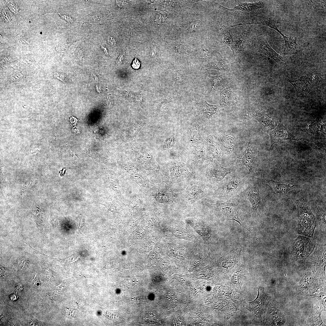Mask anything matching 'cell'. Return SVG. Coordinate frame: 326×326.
Here are the masks:
<instances>
[{
    "instance_id": "obj_46",
    "label": "cell",
    "mask_w": 326,
    "mask_h": 326,
    "mask_svg": "<svg viewBox=\"0 0 326 326\" xmlns=\"http://www.w3.org/2000/svg\"><path fill=\"white\" fill-rule=\"evenodd\" d=\"M124 59V55L123 53L121 54L118 57L116 61L117 65L120 66L123 63Z\"/></svg>"
},
{
    "instance_id": "obj_28",
    "label": "cell",
    "mask_w": 326,
    "mask_h": 326,
    "mask_svg": "<svg viewBox=\"0 0 326 326\" xmlns=\"http://www.w3.org/2000/svg\"><path fill=\"white\" fill-rule=\"evenodd\" d=\"M264 6L263 3L260 2L255 3L242 2L236 6L234 9L236 10L246 12L258 10L263 8Z\"/></svg>"
},
{
    "instance_id": "obj_9",
    "label": "cell",
    "mask_w": 326,
    "mask_h": 326,
    "mask_svg": "<svg viewBox=\"0 0 326 326\" xmlns=\"http://www.w3.org/2000/svg\"><path fill=\"white\" fill-rule=\"evenodd\" d=\"M316 244L315 240L306 237H298L294 241L291 248L296 260L300 263L305 261L314 250Z\"/></svg>"
},
{
    "instance_id": "obj_34",
    "label": "cell",
    "mask_w": 326,
    "mask_h": 326,
    "mask_svg": "<svg viewBox=\"0 0 326 326\" xmlns=\"http://www.w3.org/2000/svg\"><path fill=\"white\" fill-rule=\"evenodd\" d=\"M220 32L221 39L222 42L230 47L233 42V38L225 25L221 26L220 29Z\"/></svg>"
},
{
    "instance_id": "obj_27",
    "label": "cell",
    "mask_w": 326,
    "mask_h": 326,
    "mask_svg": "<svg viewBox=\"0 0 326 326\" xmlns=\"http://www.w3.org/2000/svg\"><path fill=\"white\" fill-rule=\"evenodd\" d=\"M271 310L269 317L270 324L274 326L283 325L286 320L281 311L275 308H273Z\"/></svg>"
},
{
    "instance_id": "obj_29",
    "label": "cell",
    "mask_w": 326,
    "mask_h": 326,
    "mask_svg": "<svg viewBox=\"0 0 326 326\" xmlns=\"http://www.w3.org/2000/svg\"><path fill=\"white\" fill-rule=\"evenodd\" d=\"M191 146L192 147V154L196 161L199 162H202L208 159L203 142Z\"/></svg>"
},
{
    "instance_id": "obj_35",
    "label": "cell",
    "mask_w": 326,
    "mask_h": 326,
    "mask_svg": "<svg viewBox=\"0 0 326 326\" xmlns=\"http://www.w3.org/2000/svg\"><path fill=\"white\" fill-rule=\"evenodd\" d=\"M219 54L214 48H205L201 50L199 56L201 59H209L213 58Z\"/></svg>"
},
{
    "instance_id": "obj_8",
    "label": "cell",
    "mask_w": 326,
    "mask_h": 326,
    "mask_svg": "<svg viewBox=\"0 0 326 326\" xmlns=\"http://www.w3.org/2000/svg\"><path fill=\"white\" fill-rule=\"evenodd\" d=\"M240 194L242 197H245L249 201L253 214L256 215L262 213L264 206V199L261 190L257 184L248 186Z\"/></svg>"
},
{
    "instance_id": "obj_2",
    "label": "cell",
    "mask_w": 326,
    "mask_h": 326,
    "mask_svg": "<svg viewBox=\"0 0 326 326\" xmlns=\"http://www.w3.org/2000/svg\"><path fill=\"white\" fill-rule=\"evenodd\" d=\"M298 210V234L306 237L313 238V235L317 221L312 213L309 202L303 199L296 200Z\"/></svg>"
},
{
    "instance_id": "obj_30",
    "label": "cell",
    "mask_w": 326,
    "mask_h": 326,
    "mask_svg": "<svg viewBox=\"0 0 326 326\" xmlns=\"http://www.w3.org/2000/svg\"><path fill=\"white\" fill-rule=\"evenodd\" d=\"M234 92L230 87L223 89L220 93L219 104L220 107L230 105L234 98Z\"/></svg>"
},
{
    "instance_id": "obj_51",
    "label": "cell",
    "mask_w": 326,
    "mask_h": 326,
    "mask_svg": "<svg viewBox=\"0 0 326 326\" xmlns=\"http://www.w3.org/2000/svg\"><path fill=\"white\" fill-rule=\"evenodd\" d=\"M101 48L104 52L107 55H109V53L107 48L106 47L103 46L101 45Z\"/></svg>"
},
{
    "instance_id": "obj_40",
    "label": "cell",
    "mask_w": 326,
    "mask_h": 326,
    "mask_svg": "<svg viewBox=\"0 0 326 326\" xmlns=\"http://www.w3.org/2000/svg\"><path fill=\"white\" fill-rule=\"evenodd\" d=\"M173 49L174 52L178 54H186L189 51V49L188 47L180 43H176L174 44Z\"/></svg>"
},
{
    "instance_id": "obj_14",
    "label": "cell",
    "mask_w": 326,
    "mask_h": 326,
    "mask_svg": "<svg viewBox=\"0 0 326 326\" xmlns=\"http://www.w3.org/2000/svg\"><path fill=\"white\" fill-rule=\"evenodd\" d=\"M219 108L218 105L210 104L206 101L202 99L196 104V117L200 121L208 120L215 114Z\"/></svg>"
},
{
    "instance_id": "obj_10",
    "label": "cell",
    "mask_w": 326,
    "mask_h": 326,
    "mask_svg": "<svg viewBox=\"0 0 326 326\" xmlns=\"http://www.w3.org/2000/svg\"><path fill=\"white\" fill-rule=\"evenodd\" d=\"M193 174L191 167L183 162L173 163L168 168L165 173L164 178L170 184L184 181Z\"/></svg>"
},
{
    "instance_id": "obj_25",
    "label": "cell",
    "mask_w": 326,
    "mask_h": 326,
    "mask_svg": "<svg viewBox=\"0 0 326 326\" xmlns=\"http://www.w3.org/2000/svg\"><path fill=\"white\" fill-rule=\"evenodd\" d=\"M233 40L230 47L233 53H237L242 51L248 45L247 32L244 31L239 35L234 36Z\"/></svg>"
},
{
    "instance_id": "obj_15",
    "label": "cell",
    "mask_w": 326,
    "mask_h": 326,
    "mask_svg": "<svg viewBox=\"0 0 326 326\" xmlns=\"http://www.w3.org/2000/svg\"><path fill=\"white\" fill-rule=\"evenodd\" d=\"M234 169L226 168L220 165L213 166L207 171L206 176L210 182L213 184L219 183L229 174L233 172Z\"/></svg>"
},
{
    "instance_id": "obj_7",
    "label": "cell",
    "mask_w": 326,
    "mask_h": 326,
    "mask_svg": "<svg viewBox=\"0 0 326 326\" xmlns=\"http://www.w3.org/2000/svg\"><path fill=\"white\" fill-rule=\"evenodd\" d=\"M320 283L314 270L313 268L308 269L296 285V294L300 296H310L319 288Z\"/></svg>"
},
{
    "instance_id": "obj_52",
    "label": "cell",
    "mask_w": 326,
    "mask_h": 326,
    "mask_svg": "<svg viewBox=\"0 0 326 326\" xmlns=\"http://www.w3.org/2000/svg\"><path fill=\"white\" fill-rule=\"evenodd\" d=\"M16 289L19 290H21L22 289V286H21V284H18V285L16 287Z\"/></svg>"
},
{
    "instance_id": "obj_44",
    "label": "cell",
    "mask_w": 326,
    "mask_h": 326,
    "mask_svg": "<svg viewBox=\"0 0 326 326\" xmlns=\"http://www.w3.org/2000/svg\"><path fill=\"white\" fill-rule=\"evenodd\" d=\"M151 56L154 59H157L159 57V51L158 48L156 46H154L151 51Z\"/></svg>"
},
{
    "instance_id": "obj_13",
    "label": "cell",
    "mask_w": 326,
    "mask_h": 326,
    "mask_svg": "<svg viewBox=\"0 0 326 326\" xmlns=\"http://www.w3.org/2000/svg\"><path fill=\"white\" fill-rule=\"evenodd\" d=\"M254 46L256 51L274 60L277 63L283 64L284 59L275 51L262 36L257 37L255 40Z\"/></svg>"
},
{
    "instance_id": "obj_41",
    "label": "cell",
    "mask_w": 326,
    "mask_h": 326,
    "mask_svg": "<svg viewBox=\"0 0 326 326\" xmlns=\"http://www.w3.org/2000/svg\"><path fill=\"white\" fill-rule=\"evenodd\" d=\"M322 311L319 309V310L312 314V321L314 325H321L324 324L321 318V314Z\"/></svg>"
},
{
    "instance_id": "obj_49",
    "label": "cell",
    "mask_w": 326,
    "mask_h": 326,
    "mask_svg": "<svg viewBox=\"0 0 326 326\" xmlns=\"http://www.w3.org/2000/svg\"><path fill=\"white\" fill-rule=\"evenodd\" d=\"M53 76L54 77L63 82L64 79H63V78L62 77V75L61 74L56 73L54 74Z\"/></svg>"
},
{
    "instance_id": "obj_18",
    "label": "cell",
    "mask_w": 326,
    "mask_h": 326,
    "mask_svg": "<svg viewBox=\"0 0 326 326\" xmlns=\"http://www.w3.org/2000/svg\"><path fill=\"white\" fill-rule=\"evenodd\" d=\"M203 143L208 159L217 161L220 158L222 151L216 140L211 136H208L203 139Z\"/></svg>"
},
{
    "instance_id": "obj_4",
    "label": "cell",
    "mask_w": 326,
    "mask_h": 326,
    "mask_svg": "<svg viewBox=\"0 0 326 326\" xmlns=\"http://www.w3.org/2000/svg\"><path fill=\"white\" fill-rule=\"evenodd\" d=\"M294 88L297 97L304 98L307 96L314 87L319 83L321 80L318 71H314L296 80H286Z\"/></svg>"
},
{
    "instance_id": "obj_36",
    "label": "cell",
    "mask_w": 326,
    "mask_h": 326,
    "mask_svg": "<svg viewBox=\"0 0 326 326\" xmlns=\"http://www.w3.org/2000/svg\"><path fill=\"white\" fill-rule=\"evenodd\" d=\"M317 221L321 227L324 229L326 228V211L318 207L316 211Z\"/></svg>"
},
{
    "instance_id": "obj_17",
    "label": "cell",
    "mask_w": 326,
    "mask_h": 326,
    "mask_svg": "<svg viewBox=\"0 0 326 326\" xmlns=\"http://www.w3.org/2000/svg\"><path fill=\"white\" fill-rule=\"evenodd\" d=\"M252 116L258 121L262 129L267 133L275 128L279 122L277 119L271 117L264 112L259 110L254 111Z\"/></svg>"
},
{
    "instance_id": "obj_20",
    "label": "cell",
    "mask_w": 326,
    "mask_h": 326,
    "mask_svg": "<svg viewBox=\"0 0 326 326\" xmlns=\"http://www.w3.org/2000/svg\"><path fill=\"white\" fill-rule=\"evenodd\" d=\"M206 191L200 184L193 183L190 184L186 190L185 198L190 204H192L205 197Z\"/></svg>"
},
{
    "instance_id": "obj_5",
    "label": "cell",
    "mask_w": 326,
    "mask_h": 326,
    "mask_svg": "<svg viewBox=\"0 0 326 326\" xmlns=\"http://www.w3.org/2000/svg\"><path fill=\"white\" fill-rule=\"evenodd\" d=\"M236 162L245 166L248 170V174L254 177L261 169V162L258 153L254 145L249 141L245 151L237 155Z\"/></svg>"
},
{
    "instance_id": "obj_21",
    "label": "cell",
    "mask_w": 326,
    "mask_h": 326,
    "mask_svg": "<svg viewBox=\"0 0 326 326\" xmlns=\"http://www.w3.org/2000/svg\"><path fill=\"white\" fill-rule=\"evenodd\" d=\"M325 121L317 120L312 122L299 124L296 125L298 130L301 131L312 133L317 131L321 132L325 135Z\"/></svg>"
},
{
    "instance_id": "obj_11",
    "label": "cell",
    "mask_w": 326,
    "mask_h": 326,
    "mask_svg": "<svg viewBox=\"0 0 326 326\" xmlns=\"http://www.w3.org/2000/svg\"><path fill=\"white\" fill-rule=\"evenodd\" d=\"M311 255L313 268L317 275L318 274L321 278L325 279L326 247L325 245H317Z\"/></svg>"
},
{
    "instance_id": "obj_50",
    "label": "cell",
    "mask_w": 326,
    "mask_h": 326,
    "mask_svg": "<svg viewBox=\"0 0 326 326\" xmlns=\"http://www.w3.org/2000/svg\"><path fill=\"white\" fill-rule=\"evenodd\" d=\"M59 14L61 16L62 18H63L68 22H70L71 23L72 22V20L70 17H69L65 15H61L60 14Z\"/></svg>"
},
{
    "instance_id": "obj_43",
    "label": "cell",
    "mask_w": 326,
    "mask_h": 326,
    "mask_svg": "<svg viewBox=\"0 0 326 326\" xmlns=\"http://www.w3.org/2000/svg\"><path fill=\"white\" fill-rule=\"evenodd\" d=\"M176 141V136L174 133L173 134L171 138L169 139L167 142L166 145V148H169L173 146L175 144Z\"/></svg>"
},
{
    "instance_id": "obj_31",
    "label": "cell",
    "mask_w": 326,
    "mask_h": 326,
    "mask_svg": "<svg viewBox=\"0 0 326 326\" xmlns=\"http://www.w3.org/2000/svg\"><path fill=\"white\" fill-rule=\"evenodd\" d=\"M203 139L201 136L200 127L197 123L194 124L192 128L189 142L191 146L202 143Z\"/></svg>"
},
{
    "instance_id": "obj_6",
    "label": "cell",
    "mask_w": 326,
    "mask_h": 326,
    "mask_svg": "<svg viewBox=\"0 0 326 326\" xmlns=\"http://www.w3.org/2000/svg\"><path fill=\"white\" fill-rule=\"evenodd\" d=\"M266 185L279 198L282 200H293L301 190L298 185L290 182L270 180L267 181Z\"/></svg>"
},
{
    "instance_id": "obj_47",
    "label": "cell",
    "mask_w": 326,
    "mask_h": 326,
    "mask_svg": "<svg viewBox=\"0 0 326 326\" xmlns=\"http://www.w3.org/2000/svg\"><path fill=\"white\" fill-rule=\"evenodd\" d=\"M108 40L109 43L112 46H114L116 44V41L113 37H108Z\"/></svg>"
},
{
    "instance_id": "obj_23",
    "label": "cell",
    "mask_w": 326,
    "mask_h": 326,
    "mask_svg": "<svg viewBox=\"0 0 326 326\" xmlns=\"http://www.w3.org/2000/svg\"><path fill=\"white\" fill-rule=\"evenodd\" d=\"M230 66L228 60L219 54L210 62L205 65L204 67L206 69H212L220 71H226Z\"/></svg>"
},
{
    "instance_id": "obj_33",
    "label": "cell",
    "mask_w": 326,
    "mask_h": 326,
    "mask_svg": "<svg viewBox=\"0 0 326 326\" xmlns=\"http://www.w3.org/2000/svg\"><path fill=\"white\" fill-rule=\"evenodd\" d=\"M208 81L211 90H217L222 86L225 83L224 78L220 76H208Z\"/></svg>"
},
{
    "instance_id": "obj_12",
    "label": "cell",
    "mask_w": 326,
    "mask_h": 326,
    "mask_svg": "<svg viewBox=\"0 0 326 326\" xmlns=\"http://www.w3.org/2000/svg\"><path fill=\"white\" fill-rule=\"evenodd\" d=\"M268 133L270 135L271 142L270 151L272 146L275 143L288 140L300 141L299 139L292 134L283 124L280 122L275 128L270 131Z\"/></svg>"
},
{
    "instance_id": "obj_37",
    "label": "cell",
    "mask_w": 326,
    "mask_h": 326,
    "mask_svg": "<svg viewBox=\"0 0 326 326\" xmlns=\"http://www.w3.org/2000/svg\"><path fill=\"white\" fill-rule=\"evenodd\" d=\"M300 141L303 142L308 144L312 147L313 149L325 154L326 153V144L324 143L320 142H316L314 143H310L302 139H299Z\"/></svg>"
},
{
    "instance_id": "obj_16",
    "label": "cell",
    "mask_w": 326,
    "mask_h": 326,
    "mask_svg": "<svg viewBox=\"0 0 326 326\" xmlns=\"http://www.w3.org/2000/svg\"><path fill=\"white\" fill-rule=\"evenodd\" d=\"M186 221L187 223L193 227L203 237L206 244H209L215 241V234L210 227L204 224H200L193 219H188Z\"/></svg>"
},
{
    "instance_id": "obj_38",
    "label": "cell",
    "mask_w": 326,
    "mask_h": 326,
    "mask_svg": "<svg viewBox=\"0 0 326 326\" xmlns=\"http://www.w3.org/2000/svg\"><path fill=\"white\" fill-rule=\"evenodd\" d=\"M201 23L200 20H197L183 24L182 27L189 30L193 31L196 30L200 26Z\"/></svg>"
},
{
    "instance_id": "obj_24",
    "label": "cell",
    "mask_w": 326,
    "mask_h": 326,
    "mask_svg": "<svg viewBox=\"0 0 326 326\" xmlns=\"http://www.w3.org/2000/svg\"><path fill=\"white\" fill-rule=\"evenodd\" d=\"M274 29L279 32L284 39L285 45L284 54L285 55H292L296 53L298 50V45L296 37L285 36L276 27Z\"/></svg>"
},
{
    "instance_id": "obj_39",
    "label": "cell",
    "mask_w": 326,
    "mask_h": 326,
    "mask_svg": "<svg viewBox=\"0 0 326 326\" xmlns=\"http://www.w3.org/2000/svg\"><path fill=\"white\" fill-rule=\"evenodd\" d=\"M310 296L315 297L319 301L320 304V309L322 311H326V293L321 292L318 295L317 294H312Z\"/></svg>"
},
{
    "instance_id": "obj_45",
    "label": "cell",
    "mask_w": 326,
    "mask_h": 326,
    "mask_svg": "<svg viewBox=\"0 0 326 326\" xmlns=\"http://www.w3.org/2000/svg\"><path fill=\"white\" fill-rule=\"evenodd\" d=\"M140 62L136 57L132 62V66L133 68L134 69H138L140 67Z\"/></svg>"
},
{
    "instance_id": "obj_3",
    "label": "cell",
    "mask_w": 326,
    "mask_h": 326,
    "mask_svg": "<svg viewBox=\"0 0 326 326\" xmlns=\"http://www.w3.org/2000/svg\"><path fill=\"white\" fill-rule=\"evenodd\" d=\"M245 176L236 174H230L220 183L217 190L218 197L225 200H228L240 194L242 192L245 185Z\"/></svg>"
},
{
    "instance_id": "obj_26",
    "label": "cell",
    "mask_w": 326,
    "mask_h": 326,
    "mask_svg": "<svg viewBox=\"0 0 326 326\" xmlns=\"http://www.w3.org/2000/svg\"><path fill=\"white\" fill-rule=\"evenodd\" d=\"M263 295L260 294L258 290V294L254 301L252 303V312L259 318L264 314L265 308V299Z\"/></svg>"
},
{
    "instance_id": "obj_1",
    "label": "cell",
    "mask_w": 326,
    "mask_h": 326,
    "mask_svg": "<svg viewBox=\"0 0 326 326\" xmlns=\"http://www.w3.org/2000/svg\"><path fill=\"white\" fill-rule=\"evenodd\" d=\"M241 197L240 193L224 202L209 204V206L217 217L225 220L235 221L255 238L251 227L242 222L239 218L238 207Z\"/></svg>"
},
{
    "instance_id": "obj_42",
    "label": "cell",
    "mask_w": 326,
    "mask_h": 326,
    "mask_svg": "<svg viewBox=\"0 0 326 326\" xmlns=\"http://www.w3.org/2000/svg\"><path fill=\"white\" fill-rule=\"evenodd\" d=\"M158 317L155 313L149 312L146 314L144 318L145 321L150 324H154L158 320Z\"/></svg>"
},
{
    "instance_id": "obj_48",
    "label": "cell",
    "mask_w": 326,
    "mask_h": 326,
    "mask_svg": "<svg viewBox=\"0 0 326 326\" xmlns=\"http://www.w3.org/2000/svg\"><path fill=\"white\" fill-rule=\"evenodd\" d=\"M30 325L32 326L42 325H43V324L40 321L36 319H34L33 320L31 323L30 324Z\"/></svg>"
},
{
    "instance_id": "obj_22",
    "label": "cell",
    "mask_w": 326,
    "mask_h": 326,
    "mask_svg": "<svg viewBox=\"0 0 326 326\" xmlns=\"http://www.w3.org/2000/svg\"><path fill=\"white\" fill-rule=\"evenodd\" d=\"M215 139L222 154L228 155L231 153L234 146V139L232 136L224 134L215 137Z\"/></svg>"
},
{
    "instance_id": "obj_19",
    "label": "cell",
    "mask_w": 326,
    "mask_h": 326,
    "mask_svg": "<svg viewBox=\"0 0 326 326\" xmlns=\"http://www.w3.org/2000/svg\"><path fill=\"white\" fill-rule=\"evenodd\" d=\"M242 246L235 248L221 259V265L227 272L232 269L236 265L241 257Z\"/></svg>"
},
{
    "instance_id": "obj_32",
    "label": "cell",
    "mask_w": 326,
    "mask_h": 326,
    "mask_svg": "<svg viewBox=\"0 0 326 326\" xmlns=\"http://www.w3.org/2000/svg\"><path fill=\"white\" fill-rule=\"evenodd\" d=\"M173 80L177 85H185L187 81L186 77L180 69L172 68L171 70Z\"/></svg>"
}]
</instances>
